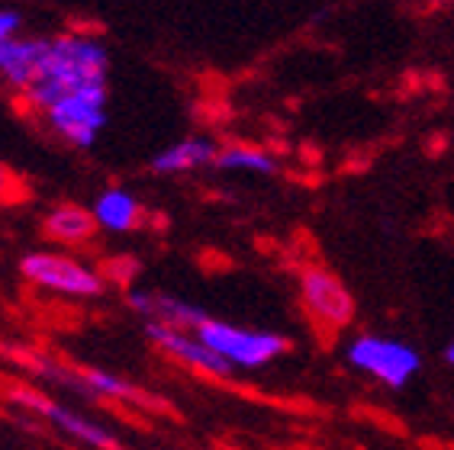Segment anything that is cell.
<instances>
[{"mask_svg":"<svg viewBox=\"0 0 454 450\" xmlns=\"http://www.w3.org/2000/svg\"><path fill=\"white\" fill-rule=\"evenodd\" d=\"M110 74V52L94 33H61L49 35V55L45 68L33 87L23 94V104L33 112H43L65 94H74L81 87L106 84Z\"/></svg>","mask_w":454,"mask_h":450,"instance_id":"1","label":"cell"},{"mask_svg":"<svg viewBox=\"0 0 454 450\" xmlns=\"http://www.w3.org/2000/svg\"><path fill=\"white\" fill-rule=\"evenodd\" d=\"M213 354L223 357L232 370H264L287 351V338L278 331L264 329H245L223 319H207L200 329L193 331Z\"/></svg>","mask_w":454,"mask_h":450,"instance_id":"2","label":"cell"},{"mask_svg":"<svg viewBox=\"0 0 454 450\" xmlns=\"http://www.w3.org/2000/svg\"><path fill=\"white\" fill-rule=\"evenodd\" d=\"M52 136L65 145L90 148L106 126V84L81 87L74 94H65L43 112H35Z\"/></svg>","mask_w":454,"mask_h":450,"instance_id":"3","label":"cell"},{"mask_svg":"<svg viewBox=\"0 0 454 450\" xmlns=\"http://www.w3.org/2000/svg\"><path fill=\"white\" fill-rule=\"evenodd\" d=\"M345 361L390 390H403L422 370V354L416 347L384 335H358L345 351Z\"/></svg>","mask_w":454,"mask_h":450,"instance_id":"4","label":"cell"},{"mask_svg":"<svg viewBox=\"0 0 454 450\" xmlns=\"http://www.w3.org/2000/svg\"><path fill=\"white\" fill-rule=\"evenodd\" d=\"M20 274L39 290L68 296V299H94L106 286L88 260L65 252H29L20 260Z\"/></svg>","mask_w":454,"mask_h":450,"instance_id":"5","label":"cell"},{"mask_svg":"<svg viewBox=\"0 0 454 450\" xmlns=\"http://www.w3.org/2000/svg\"><path fill=\"white\" fill-rule=\"evenodd\" d=\"M300 303L323 331L348 329L355 319V299H351L348 286L319 264L300 270Z\"/></svg>","mask_w":454,"mask_h":450,"instance_id":"6","label":"cell"},{"mask_svg":"<svg viewBox=\"0 0 454 450\" xmlns=\"http://www.w3.org/2000/svg\"><path fill=\"white\" fill-rule=\"evenodd\" d=\"M20 402L29 406L39 418H45V424H52L55 431H61L71 441L84 444L90 450H122L120 438H116L106 424L94 422V418L81 415L74 408L61 406V402H52L45 396H35V392H20Z\"/></svg>","mask_w":454,"mask_h":450,"instance_id":"7","label":"cell"},{"mask_svg":"<svg viewBox=\"0 0 454 450\" xmlns=\"http://www.w3.org/2000/svg\"><path fill=\"white\" fill-rule=\"evenodd\" d=\"M45 373H52L55 380H61L65 386H78L84 396H97V399H114V402H126V406H142L152 408L155 406V396L136 386L132 380L120 376L114 370H100V367H55L45 364Z\"/></svg>","mask_w":454,"mask_h":450,"instance_id":"8","label":"cell"},{"mask_svg":"<svg viewBox=\"0 0 454 450\" xmlns=\"http://www.w3.org/2000/svg\"><path fill=\"white\" fill-rule=\"evenodd\" d=\"M145 331H149L152 345H155L161 354H168L171 361H177L181 367H187V370L203 373V376H213V380H226V376L236 373L226 361H223V357L213 354L210 347L203 345L193 331L165 329V325H145Z\"/></svg>","mask_w":454,"mask_h":450,"instance_id":"9","label":"cell"},{"mask_svg":"<svg viewBox=\"0 0 454 450\" xmlns=\"http://www.w3.org/2000/svg\"><path fill=\"white\" fill-rule=\"evenodd\" d=\"M49 55V35H13L0 45V84L13 94H27L39 81Z\"/></svg>","mask_w":454,"mask_h":450,"instance_id":"10","label":"cell"},{"mask_svg":"<svg viewBox=\"0 0 454 450\" xmlns=\"http://www.w3.org/2000/svg\"><path fill=\"white\" fill-rule=\"evenodd\" d=\"M126 306L136 315L149 322V325H165V329H181V331H197L203 322L210 319V312L200 306L187 303L175 293H161V290H129L126 293Z\"/></svg>","mask_w":454,"mask_h":450,"instance_id":"11","label":"cell"},{"mask_svg":"<svg viewBox=\"0 0 454 450\" xmlns=\"http://www.w3.org/2000/svg\"><path fill=\"white\" fill-rule=\"evenodd\" d=\"M219 145L207 136H187V139H177L171 145H165L152 158V171L161 174V177H177V174H191L200 171V167H210L216 161Z\"/></svg>","mask_w":454,"mask_h":450,"instance_id":"12","label":"cell"},{"mask_svg":"<svg viewBox=\"0 0 454 450\" xmlns=\"http://www.w3.org/2000/svg\"><path fill=\"white\" fill-rule=\"evenodd\" d=\"M97 229L114 235H126L132 229H139L142 222V203L136 199V193H129L126 187H106L90 206Z\"/></svg>","mask_w":454,"mask_h":450,"instance_id":"13","label":"cell"},{"mask_svg":"<svg viewBox=\"0 0 454 450\" xmlns=\"http://www.w3.org/2000/svg\"><path fill=\"white\" fill-rule=\"evenodd\" d=\"M43 232L59 244H88L97 232V222L90 216V209L74 206V203H61V206L49 209V216L43 219Z\"/></svg>","mask_w":454,"mask_h":450,"instance_id":"14","label":"cell"},{"mask_svg":"<svg viewBox=\"0 0 454 450\" xmlns=\"http://www.w3.org/2000/svg\"><path fill=\"white\" fill-rule=\"evenodd\" d=\"M213 165L219 171H236V174H258V177H271L278 174V158L262 145H248V142H232L216 151Z\"/></svg>","mask_w":454,"mask_h":450,"instance_id":"15","label":"cell"},{"mask_svg":"<svg viewBox=\"0 0 454 450\" xmlns=\"http://www.w3.org/2000/svg\"><path fill=\"white\" fill-rule=\"evenodd\" d=\"M23 33V17L13 7H0V45Z\"/></svg>","mask_w":454,"mask_h":450,"instance_id":"16","label":"cell"},{"mask_svg":"<svg viewBox=\"0 0 454 450\" xmlns=\"http://www.w3.org/2000/svg\"><path fill=\"white\" fill-rule=\"evenodd\" d=\"M23 193V187H20L17 174L7 171V167L0 165V206H7V203H13V199Z\"/></svg>","mask_w":454,"mask_h":450,"instance_id":"17","label":"cell"},{"mask_svg":"<svg viewBox=\"0 0 454 450\" xmlns=\"http://www.w3.org/2000/svg\"><path fill=\"white\" fill-rule=\"evenodd\" d=\"M445 361H448V364L454 367V341H451V345L445 347Z\"/></svg>","mask_w":454,"mask_h":450,"instance_id":"18","label":"cell"}]
</instances>
